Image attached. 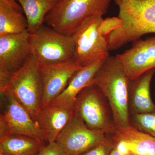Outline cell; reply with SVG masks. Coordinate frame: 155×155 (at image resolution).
<instances>
[{
	"label": "cell",
	"mask_w": 155,
	"mask_h": 155,
	"mask_svg": "<svg viewBox=\"0 0 155 155\" xmlns=\"http://www.w3.org/2000/svg\"><path fill=\"white\" fill-rule=\"evenodd\" d=\"M130 80L116 56L106 58L93 79L108 101L115 130L131 125L129 110Z\"/></svg>",
	"instance_id": "obj_1"
},
{
	"label": "cell",
	"mask_w": 155,
	"mask_h": 155,
	"mask_svg": "<svg viewBox=\"0 0 155 155\" xmlns=\"http://www.w3.org/2000/svg\"><path fill=\"white\" fill-rule=\"evenodd\" d=\"M119 9L122 26L105 37L110 51L155 33V0H114Z\"/></svg>",
	"instance_id": "obj_2"
},
{
	"label": "cell",
	"mask_w": 155,
	"mask_h": 155,
	"mask_svg": "<svg viewBox=\"0 0 155 155\" xmlns=\"http://www.w3.org/2000/svg\"><path fill=\"white\" fill-rule=\"evenodd\" d=\"M112 0H59L44 23L59 32L72 35L90 18L105 15Z\"/></svg>",
	"instance_id": "obj_3"
},
{
	"label": "cell",
	"mask_w": 155,
	"mask_h": 155,
	"mask_svg": "<svg viewBox=\"0 0 155 155\" xmlns=\"http://www.w3.org/2000/svg\"><path fill=\"white\" fill-rule=\"evenodd\" d=\"M0 92L14 96L37 123L42 97V87L39 64L32 54L4 88L0 90Z\"/></svg>",
	"instance_id": "obj_4"
},
{
	"label": "cell",
	"mask_w": 155,
	"mask_h": 155,
	"mask_svg": "<svg viewBox=\"0 0 155 155\" xmlns=\"http://www.w3.org/2000/svg\"><path fill=\"white\" fill-rule=\"evenodd\" d=\"M31 54L39 64H53L72 60L75 51L72 35L42 25L28 38Z\"/></svg>",
	"instance_id": "obj_5"
},
{
	"label": "cell",
	"mask_w": 155,
	"mask_h": 155,
	"mask_svg": "<svg viewBox=\"0 0 155 155\" xmlns=\"http://www.w3.org/2000/svg\"><path fill=\"white\" fill-rule=\"evenodd\" d=\"M105 98L98 87L91 84L78 95L74 112L90 129L113 134L115 131L114 120Z\"/></svg>",
	"instance_id": "obj_6"
},
{
	"label": "cell",
	"mask_w": 155,
	"mask_h": 155,
	"mask_svg": "<svg viewBox=\"0 0 155 155\" xmlns=\"http://www.w3.org/2000/svg\"><path fill=\"white\" fill-rule=\"evenodd\" d=\"M103 16L97 14L87 19L72 35L75 43L72 60L75 64L84 67L110 56L105 37L98 31Z\"/></svg>",
	"instance_id": "obj_7"
},
{
	"label": "cell",
	"mask_w": 155,
	"mask_h": 155,
	"mask_svg": "<svg viewBox=\"0 0 155 155\" xmlns=\"http://www.w3.org/2000/svg\"><path fill=\"white\" fill-rule=\"evenodd\" d=\"M0 136L17 134L47 142L42 131L29 112L11 95L1 94Z\"/></svg>",
	"instance_id": "obj_8"
},
{
	"label": "cell",
	"mask_w": 155,
	"mask_h": 155,
	"mask_svg": "<svg viewBox=\"0 0 155 155\" xmlns=\"http://www.w3.org/2000/svg\"><path fill=\"white\" fill-rule=\"evenodd\" d=\"M28 30L0 35V90L23 66L31 54Z\"/></svg>",
	"instance_id": "obj_9"
},
{
	"label": "cell",
	"mask_w": 155,
	"mask_h": 155,
	"mask_svg": "<svg viewBox=\"0 0 155 155\" xmlns=\"http://www.w3.org/2000/svg\"><path fill=\"white\" fill-rule=\"evenodd\" d=\"M106 135L101 130L89 128L75 114L56 142L67 155H80L106 140Z\"/></svg>",
	"instance_id": "obj_10"
},
{
	"label": "cell",
	"mask_w": 155,
	"mask_h": 155,
	"mask_svg": "<svg viewBox=\"0 0 155 155\" xmlns=\"http://www.w3.org/2000/svg\"><path fill=\"white\" fill-rule=\"evenodd\" d=\"M82 67L72 59L53 64H39V71L42 87L41 108L48 105L61 94L71 78Z\"/></svg>",
	"instance_id": "obj_11"
},
{
	"label": "cell",
	"mask_w": 155,
	"mask_h": 155,
	"mask_svg": "<svg viewBox=\"0 0 155 155\" xmlns=\"http://www.w3.org/2000/svg\"><path fill=\"white\" fill-rule=\"evenodd\" d=\"M129 80L155 68V36L133 42L132 47L116 56Z\"/></svg>",
	"instance_id": "obj_12"
},
{
	"label": "cell",
	"mask_w": 155,
	"mask_h": 155,
	"mask_svg": "<svg viewBox=\"0 0 155 155\" xmlns=\"http://www.w3.org/2000/svg\"><path fill=\"white\" fill-rule=\"evenodd\" d=\"M105 60H98L81 68L73 75L64 91L50 104L74 109L78 95L84 88L93 84L95 75Z\"/></svg>",
	"instance_id": "obj_13"
},
{
	"label": "cell",
	"mask_w": 155,
	"mask_h": 155,
	"mask_svg": "<svg viewBox=\"0 0 155 155\" xmlns=\"http://www.w3.org/2000/svg\"><path fill=\"white\" fill-rule=\"evenodd\" d=\"M74 115V109L51 104L41 108L37 122L48 143L56 141L59 134Z\"/></svg>",
	"instance_id": "obj_14"
},
{
	"label": "cell",
	"mask_w": 155,
	"mask_h": 155,
	"mask_svg": "<svg viewBox=\"0 0 155 155\" xmlns=\"http://www.w3.org/2000/svg\"><path fill=\"white\" fill-rule=\"evenodd\" d=\"M155 73V68L150 69L129 81V110L132 115L155 113L150 95L151 81Z\"/></svg>",
	"instance_id": "obj_15"
},
{
	"label": "cell",
	"mask_w": 155,
	"mask_h": 155,
	"mask_svg": "<svg viewBox=\"0 0 155 155\" xmlns=\"http://www.w3.org/2000/svg\"><path fill=\"white\" fill-rule=\"evenodd\" d=\"M112 134V139L125 143L132 155H155V137L131 125Z\"/></svg>",
	"instance_id": "obj_16"
},
{
	"label": "cell",
	"mask_w": 155,
	"mask_h": 155,
	"mask_svg": "<svg viewBox=\"0 0 155 155\" xmlns=\"http://www.w3.org/2000/svg\"><path fill=\"white\" fill-rule=\"evenodd\" d=\"M45 142L17 134L0 136V154L36 155L45 146Z\"/></svg>",
	"instance_id": "obj_17"
},
{
	"label": "cell",
	"mask_w": 155,
	"mask_h": 155,
	"mask_svg": "<svg viewBox=\"0 0 155 155\" xmlns=\"http://www.w3.org/2000/svg\"><path fill=\"white\" fill-rule=\"evenodd\" d=\"M23 9L28 23V31L35 33L44 23L48 13L59 0H17Z\"/></svg>",
	"instance_id": "obj_18"
},
{
	"label": "cell",
	"mask_w": 155,
	"mask_h": 155,
	"mask_svg": "<svg viewBox=\"0 0 155 155\" xmlns=\"http://www.w3.org/2000/svg\"><path fill=\"white\" fill-rule=\"evenodd\" d=\"M23 13L0 2V35L16 34L28 30V21Z\"/></svg>",
	"instance_id": "obj_19"
},
{
	"label": "cell",
	"mask_w": 155,
	"mask_h": 155,
	"mask_svg": "<svg viewBox=\"0 0 155 155\" xmlns=\"http://www.w3.org/2000/svg\"><path fill=\"white\" fill-rule=\"evenodd\" d=\"M132 122L136 128L155 137V113L134 114Z\"/></svg>",
	"instance_id": "obj_20"
},
{
	"label": "cell",
	"mask_w": 155,
	"mask_h": 155,
	"mask_svg": "<svg viewBox=\"0 0 155 155\" xmlns=\"http://www.w3.org/2000/svg\"><path fill=\"white\" fill-rule=\"evenodd\" d=\"M122 21L119 17H109L104 19L100 24L98 31L100 34L106 37L122 26Z\"/></svg>",
	"instance_id": "obj_21"
},
{
	"label": "cell",
	"mask_w": 155,
	"mask_h": 155,
	"mask_svg": "<svg viewBox=\"0 0 155 155\" xmlns=\"http://www.w3.org/2000/svg\"><path fill=\"white\" fill-rule=\"evenodd\" d=\"M114 147L112 139L107 138L106 140L80 155H110Z\"/></svg>",
	"instance_id": "obj_22"
},
{
	"label": "cell",
	"mask_w": 155,
	"mask_h": 155,
	"mask_svg": "<svg viewBox=\"0 0 155 155\" xmlns=\"http://www.w3.org/2000/svg\"><path fill=\"white\" fill-rule=\"evenodd\" d=\"M36 155H67L56 141L45 145Z\"/></svg>",
	"instance_id": "obj_23"
},
{
	"label": "cell",
	"mask_w": 155,
	"mask_h": 155,
	"mask_svg": "<svg viewBox=\"0 0 155 155\" xmlns=\"http://www.w3.org/2000/svg\"><path fill=\"white\" fill-rule=\"evenodd\" d=\"M0 2L4 3L9 7H11L12 8L24 13L23 9L20 4H18L15 0H0Z\"/></svg>",
	"instance_id": "obj_24"
},
{
	"label": "cell",
	"mask_w": 155,
	"mask_h": 155,
	"mask_svg": "<svg viewBox=\"0 0 155 155\" xmlns=\"http://www.w3.org/2000/svg\"><path fill=\"white\" fill-rule=\"evenodd\" d=\"M110 155H129L125 154L121 152L117 148L114 146V147L113 149L111 150L110 153Z\"/></svg>",
	"instance_id": "obj_25"
},
{
	"label": "cell",
	"mask_w": 155,
	"mask_h": 155,
	"mask_svg": "<svg viewBox=\"0 0 155 155\" xmlns=\"http://www.w3.org/2000/svg\"><path fill=\"white\" fill-rule=\"evenodd\" d=\"M0 155H6V154H0Z\"/></svg>",
	"instance_id": "obj_26"
}]
</instances>
